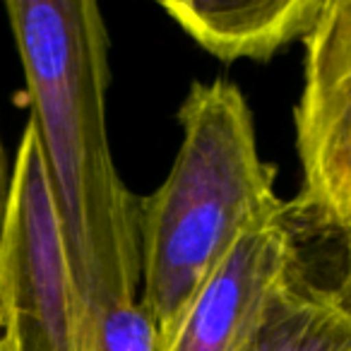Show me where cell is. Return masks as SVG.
<instances>
[{"instance_id":"obj_1","label":"cell","mask_w":351,"mask_h":351,"mask_svg":"<svg viewBox=\"0 0 351 351\" xmlns=\"http://www.w3.org/2000/svg\"><path fill=\"white\" fill-rule=\"evenodd\" d=\"M5 10L82 315L140 301V197L125 188L108 147L101 10L92 0H10Z\"/></svg>"},{"instance_id":"obj_2","label":"cell","mask_w":351,"mask_h":351,"mask_svg":"<svg viewBox=\"0 0 351 351\" xmlns=\"http://www.w3.org/2000/svg\"><path fill=\"white\" fill-rule=\"evenodd\" d=\"M178 123L183 140L166 181L140 197V303L154 320L161 351L236 243L287 210L236 84H193Z\"/></svg>"},{"instance_id":"obj_3","label":"cell","mask_w":351,"mask_h":351,"mask_svg":"<svg viewBox=\"0 0 351 351\" xmlns=\"http://www.w3.org/2000/svg\"><path fill=\"white\" fill-rule=\"evenodd\" d=\"M12 171L15 215L0 284V351H80L82 301L32 121Z\"/></svg>"},{"instance_id":"obj_4","label":"cell","mask_w":351,"mask_h":351,"mask_svg":"<svg viewBox=\"0 0 351 351\" xmlns=\"http://www.w3.org/2000/svg\"><path fill=\"white\" fill-rule=\"evenodd\" d=\"M303 89L296 104L301 195L315 224L351 234V0H325L303 39Z\"/></svg>"},{"instance_id":"obj_5","label":"cell","mask_w":351,"mask_h":351,"mask_svg":"<svg viewBox=\"0 0 351 351\" xmlns=\"http://www.w3.org/2000/svg\"><path fill=\"white\" fill-rule=\"evenodd\" d=\"M296 272V241L284 217L248 231L197 293L166 351H243L272 293Z\"/></svg>"},{"instance_id":"obj_6","label":"cell","mask_w":351,"mask_h":351,"mask_svg":"<svg viewBox=\"0 0 351 351\" xmlns=\"http://www.w3.org/2000/svg\"><path fill=\"white\" fill-rule=\"evenodd\" d=\"M161 10L221 60H267L315 27L325 0H161Z\"/></svg>"},{"instance_id":"obj_7","label":"cell","mask_w":351,"mask_h":351,"mask_svg":"<svg viewBox=\"0 0 351 351\" xmlns=\"http://www.w3.org/2000/svg\"><path fill=\"white\" fill-rule=\"evenodd\" d=\"M243 351H351V313L296 272L272 293Z\"/></svg>"},{"instance_id":"obj_8","label":"cell","mask_w":351,"mask_h":351,"mask_svg":"<svg viewBox=\"0 0 351 351\" xmlns=\"http://www.w3.org/2000/svg\"><path fill=\"white\" fill-rule=\"evenodd\" d=\"M80 351H161L156 325L140 301L82 315Z\"/></svg>"},{"instance_id":"obj_9","label":"cell","mask_w":351,"mask_h":351,"mask_svg":"<svg viewBox=\"0 0 351 351\" xmlns=\"http://www.w3.org/2000/svg\"><path fill=\"white\" fill-rule=\"evenodd\" d=\"M12 215H15V171L8 166V156L0 142V284H3V267H5L8 243L12 231Z\"/></svg>"},{"instance_id":"obj_10","label":"cell","mask_w":351,"mask_h":351,"mask_svg":"<svg viewBox=\"0 0 351 351\" xmlns=\"http://www.w3.org/2000/svg\"><path fill=\"white\" fill-rule=\"evenodd\" d=\"M344 239H346V263H344V274H341V279H339V287L332 289V291H335L337 301L341 303V308L351 313V234H346Z\"/></svg>"}]
</instances>
